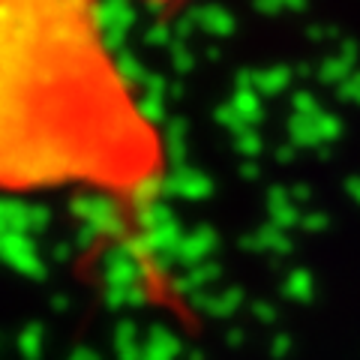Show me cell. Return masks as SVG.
<instances>
[{
  "label": "cell",
  "instance_id": "cell-1",
  "mask_svg": "<svg viewBox=\"0 0 360 360\" xmlns=\"http://www.w3.org/2000/svg\"><path fill=\"white\" fill-rule=\"evenodd\" d=\"M168 174L162 127L84 0H0V193L141 205Z\"/></svg>",
  "mask_w": 360,
  "mask_h": 360
}]
</instances>
